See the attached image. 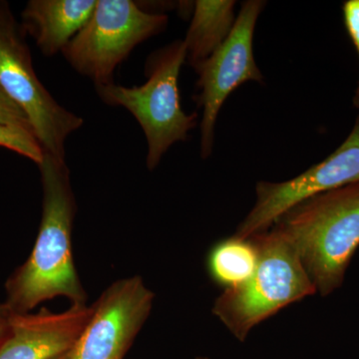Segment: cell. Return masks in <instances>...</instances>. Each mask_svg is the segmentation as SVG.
<instances>
[{"mask_svg":"<svg viewBox=\"0 0 359 359\" xmlns=\"http://www.w3.org/2000/svg\"><path fill=\"white\" fill-rule=\"evenodd\" d=\"M0 86L25 111L45 153L65 159V144L83 119L61 106L37 78L20 26L0 4Z\"/></svg>","mask_w":359,"mask_h":359,"instance_id":"obj_6","label":"cell"},{"mask_svg":"<svg viewBox=\"0 0 359 359\" xmlns=\"http://www.w3.org/2000/svg\"><path fill=\"white\" fill-rule=\"evenodd\" d=\"M264 6V2L259 0L245 1L228 39L211 56L192 65L201 90L196 101L203 108L201 156L205 159L211 155L215 126L229 95L245 82H263V74L254 57L252 39Z\"/></svg>","mask_w":359,"mask_h":359,"instance_id":"obj_7","label":"cell"},{"mask_svg":"<svg viewBox=\"0 0 359 359\" xmlns=\"http://www.w3.org/2000/svg\"><path fill=\"white\" fill-rule=\"evenodd\" d=\"M193 359H210V358H207V356H197V358H195Z\"/></svg>","mask_w":359,"mask_h":359,"instance_id":"obj_19","label":"cell"},{"mask_svg":"<svg viewBox=\"0 0 359 359\" xmlns=\"http://www.w3.org/2000/svg\"><path fill=\"white\" fill-rule=\"evenodd\" d=\"M0 146L25 156L39 165L44 151L36 136L28 130L0 124Z\"/></svg>","mask_w":359,"mask_h":359,"instance_id":"obj_14","label":"cell"},{"mask_svg":"<svg viewBox=\"0 0 359 359\" xmlns=\"http://www.w3.org/2000/svg\"><path fill=\"white\" fill-rule=\"evenodd\" d=\"M168 21L166 14L149 13L131 0H97L88 22L62 54L95 86L113 83L116 68L135 47L162 32Z\"/></svg>","mask_w":359,"mask_h":359,"instance_id":"obj_5","label":"cell"},{"mask_svg":"<svg viewBox=\"0 0 359 359\" xmlns=\"http://www.w3.org/2000/svg\"><path fill=\"white\" fill-rule=\"evenodd\" d=\"M155 294L140 276L111 283L92 304L69 359H124L150 318Z\"/></svg>","mask_w":359,"mask_h":359,"instance_id":"obj_8","label":"cell"},{"mask_svg":"<svg viewBox=\"0 0 359 359\" xmlns=\"http://www.w3.org/2000/svg\"><path fill=\"white\" fill-rule=\"evenodd\" d=\"M97 0H32L22 13L23 23L46 56L67 46L88 22Z\"/></svg>","mask_w":359,"mask_h":359,"instance_id":"obj_11","label":"cell"},{"mask_svg":"<svg viewBox=\"0 0 359 359\" xmlns=\"http://www.w3.org/2000/svg\"><path fill=\"white\" fill-rule=\"evenodd\" d=\"M250 238L259 254L256 271L242 285L224 290L212 309L240 341L285 306L316 294L294 245L278 231L269 228Z\"/></svg>","mask_w":359,"mask_h":359,"instance_id":"obj_3","label":"cell"},{"mask_svg":"<svg viewBox=\"0 0 359 359\" xmlns=\"http://www.w3.org/2000/svg\"><path fill=\"white\" fill-rule=\"evenodd\" d=\"M13 311L4 304H0V344L6 339L9 332V320Z\"/></svg>","mask_w":359,"mask_h":359,"instance_id":"obj_17","label":"cell"},{"mask_svg":"<svg viewBox=\"0 0 359 359\" xmlns=\"http://www.w3.org/2000/svg\"><path fill=\"white\" fill-rule=\"evenodd\" d=\"M92 314V306L71 304L62 313H11L0 359H55L69 353Z\"/></svg>","mask_w":359,"mask_h":359,"instance_id":"obj_10","label":"cell"},{"mask_svg":"<svg viewBox=\"0 0 359 359\" xmlns=\"http://www.w3.org/2000/svg\"><path fill=\"white\" fill-rule=\"evenodd\" d=\"M43 209L32 254L6 283V304L14 313H30L44 302L65 297L71 304H87L73 257L72 233L76 199L65 159L44 152L39 165Z\"/></svg>","mask_w":359,"mask_h":359,"instance_id":"obj_1","label":"cell"},{"mask_svg":"<svg viewBox=\"0 0 359 359\" xmlns=\"http://www.w3.org/2000/svg\"><path fill=\"white\" fill-rule=\"evenodd\" d=\"M359 183V117L346 141L327 159L289 181L257 184V199L235 236L248 238L268 230L280 215L318 194Z\"/></svg>","mask_w":359,"mask_h":359,"instance_id":"obj_9","label":"cell"},{"mask_svg":"<svg viewBox=\"0 0 359 359\" xmlns=\"http://www.w3.org/2000/svg\"><path fill=\"white\" fill-rule=\"evenodd\" d=\"M186 60L185 44L178 40L151 54L143 85L126 87L113 82L95 86L104 103L125 108L140 125L147 139L150 171L173 144L185 141L197 126V114H186L180 102L179 75Z\"/></svg>","mask_w":359,"mask_h":359,"instance_id":"obj_4","label":"cell"},{"mask_svg":"<svg viewBox=\"0 0 359 359\" xmlns=\"http://www.w3.org/2000/svg\"><path fill=\"white\" fill-rule=\"evenodd\" d=\"M269 228L294 245L316 292L341 287L359 247V183L297 203Z\"/></svg>","mask_w":359,"mask_h":359,"instance_id":"obj_2","label":"cell"},{"mask_svg":"<svg viewBox=\"0 0 359 359\" xmlns=\"http://www.w3.org/2000/svg\"><path fill=\"white\" fill-rule=\"evenodd\" d=\"M235 1L199 0L194 4L190 27L183 40L192 66L211 56L228 39L236 22Z\"/></svg>","mask_w":359,"mask_h":359,"instance_id":"obj_12","label":"cell"},{"mask_svg":"<svg viewBox=\"0 0 359 359\" xmlns=\"http://www.w3.org/2000/svg\"><path fill=\"white\" fill-rule=\"evenodd\" d=\"M259 261L257 245L252 238L233 235L217 243L207 259L209 275L224 290L233 289L250 280Z\"/></svg>","mask_w":359,"mask_h":359,"instance_id":"obj_13","label":"cell"},{"mask_svg":"<svg viewBox=\"0 0 359 359\" xmlns=\"http://www.w3.org/2000/svg\"><path fill=\"white\" fill-rule=\"evenodd\" d=\"M344 25L359 56V0H347L344 7ZM355 103L359 107V84L356 91Z\"/></svg>","mask_w":359,"mask_h":359,"instance_id":"obj_16","label":"cell"},{"mask_svg":"<svg viewBox=\"0 0 359 359\" xmlns=\"http://www.w3.org/2000/svg\"><path fill=\"white\" fill-rule=\"evenodd\" d=\"M69 355H70V353H66V354H65V355L60 356V358H55V359H69Z\"/></svg>","mask_w":359,"mask_h":359,"instance_id":"obj_18","label":"cell"},{"mask_svg":"<svg viewBox=\"0 0 359 359\" xmlns=\"http://www.w3.org/2000/svg\"><path fill=\"white\" fill-rule=\"evenodd\" d=\"M0 124L18 127L33 132L32 124L25 111L21 109L0 86Z\"/></svg>","mask_w":359,"mask_h":359,"instance_id":"obj_15","label":"cell"}]
</instances>
